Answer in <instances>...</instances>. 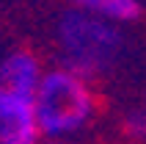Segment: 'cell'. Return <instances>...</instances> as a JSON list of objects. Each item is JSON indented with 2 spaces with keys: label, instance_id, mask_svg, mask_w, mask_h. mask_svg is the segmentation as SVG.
<instances>
[{
  "label": "cell",
  "instance_id": "cell-1",
  "mask_svg": "<svg viewBox=\"0 0 146 144\" xmlns=\"http://www.w3.org/2000/svg\"><path fill=\"white\" fill-rule=\"evenodd\" d=\"M55 44L64 61L61 67H69L83 78L94 80L116 67L124 50V33L116 22L74 6L58 20Z\"/></svg>",
  "mask_w": 146,
  "mask_h": 144
},
{
  "label": "cell",
  "instance_id": "cell-2",
  "mask_svg": "<svg viewBox=\"0 0 146 144\" xmlns=\"http://www.w3.org/2000/svg\"><path fill=\"white\" fill-rule=\"evenodd\" d=\"M33 105L39 116L44 139L74 136L80 133L97 114V94L91 80L69 67L44 69L39 86L33 92Z\"/></svg>",
  "mask_w": 146,
  "mask_h": 144
},
{
  "label": "cell",
  "instance_id": "cell-3",
  "mask_svg": "<svg viewBox=\"0 0 146 144\" xmlns=\"http://www.w3.org/2000/svg\"><path fill=\"white\" fill-rule=\"evenodd\" d=\"M33 94L0 86V144H41Z\"/></svg>",
  "mask_w": 146,
  "mask_h": 144
},
{
  "label": "cell",
  "instance_id": "cell-4",
  "mask_svg": "<svg viewBox=\"0 0 146 144\" xmlns=\"http://www.w3.org/2000/svg\"><path fill=\"white\" fill-rule=\"evenodd\" d=\"M41 75H44V67H41L39 56L31 50H11L0 61V86L22 92V94L36 92Z\"/></svg>",
  "mask_w": 146,
  "mask_h": 144
},
{
  "label": "cell",
  "instance_id": "cell-5",
  "mask_svg": "<svg viewBox=\"0 0 146 144\" xmlns=\"http://www.w3.org/2000/svg\"><path fill=\"white\" fill-rule=\"evenodd\" d=\"M77 8L97 14L102 20H110L116 25H127L135 22L141 17V3L138 0H72Z\"/></svg>",
  "mask_w": 146,
  "mask_h": 144
},
{
  "label": "cell",
  "instance_id": "cell-6",
  "mask_svg": "<svg viewBox=\"0 0 146 144\" xmlns=\"http://www.w3.org/2000/svg\"><path fill=\"white\" fill-rule=\"evenodd\" d=\"M124 130H127V136L135 139V141H146V108L127 114V119H124Z\"/></svg>",
  "mask_w": 146,
  "mask_h": 144
},
{
  "label": "cell",
  "instance_id": "cell-7",
  "mask_svg": "<svg viewBox=\"0 0 146 144\" xmlns=\"http://www.w3.org/2000/svg\"><path fill=\"white\" fill-rule=\"evenodd\" d=\"M41 144H72L66 136H52V139H41Z\"/></svg>",
  "mask_w": 146,
  "mask_h": 144
}]
</instances>
